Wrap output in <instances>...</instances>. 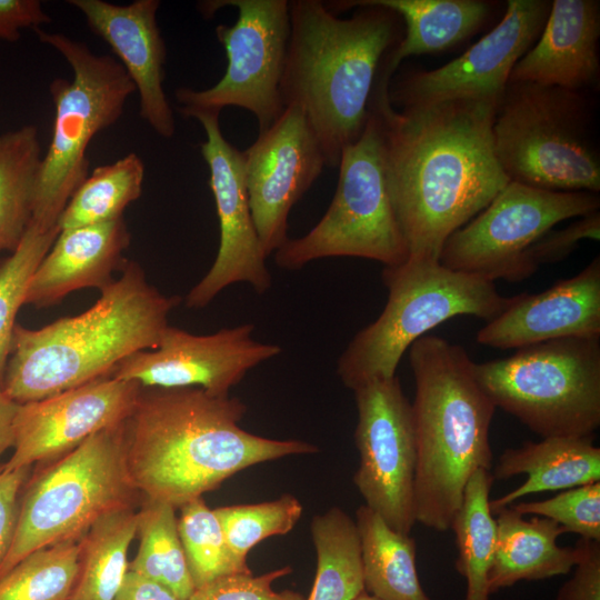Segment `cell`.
Here are the masks:
<instances>
[{
	"instance_id": "cell-25",
	"label": "cell",
	"mask_w": 600,
	"mask_h": 600,
	"mask_svg": "<svg viewBox=\"0 0 600 600\" xmlns=\"http://www.w3.org/2000/svg\"><path fill=\"white\" fill-rule=\"evenodd\" d=\"M494 514L497 538L489 573L490 594L519 581L567 574L580 559L578 542L573 548L557 544L566 531L553 520L537 516L527 520L511 507Z\"/></svg>"
},
{
	"instance_id": "cell-41",
	"label": "cell",
	"mask_w": 600,
	"mask_h": 600,
	"mask_svg": "<svg viewBox=\"0 0 600 600\" xmlns=\"http://www.w3.org/2000/svg\"><path fill=\"white\" fill-rule=\"evenodd\" d=\"M581 556L556 600H600V541L579 539Z\"/></svg>"
},
{
	"instance_id": "cell-6",
	"label": "cell",
	"mask_w": 600,
	"mask_h": 600,
	"mask_svg": "<svg viewBox=\"0 0 600 600\" xmlns=\"http://www.w3.org/2000/svg\"><path fill=\"white\" fill-rule=\"evenodd\" d=\"M381 277L388 289L383 311L352 338L337 363V374L352 391L394 377L411 344L444 321L473 316L488 322L516 299L500 294L491 281L432 260L408 258L384 267Z\"/></svg>"
},
{
	"instance_id": "cell-35",
	"label": "cell",
	"mask_w": 600,
	"mask_h": 600,
	"mask_svg": "<svg viewBox=\"0 0 600 600\" xmlns=\"http://www.w3.org/2000/svg\"><path fill=\"white\" fill-rule=\"evenodd\" d=\"M179 509L178 530L194 589L226 576L251 572L247 560L230 549L214 510L202 497Z\"/></svg>"
},
{
	"instance_id": "cell-36",
	"label": "cell",
	"mask_w": 600,
	"mask_h": 600,
	"mask_svg": "<svg viewBox=\"0 0 600 600\" xmlns=\"http://www.w3.org/2000/svg\"><path fill=\"white\" fill-rule=\"evenodd\" d=\"M30 221L19 246L0 263V389L12 349L16 317L24 306L29 281L59 234Z\"/></svg>"
},
{
	"instance_id": "cell-12",
	"label": "cell",
	"mask_w": 600,
	"mask_h": 600,
	"mask_svg": "<svg viewBox=\"0 0 600 600\" xmlns=\"http://www.w3.org/2000/svg\"><path fill=\"white\" fill-rule=\"evenodd\" d=\"M224 6L238 10L232 26L216 27L227 57L226 72L208 89L178 88V110L189 118L196 112L220 113L226 107H239L254 116L260 133L284 110L280 83L290 34L289 1L216 0L201 1L198 8L211 18Z\"/></svg>"
},
{
	"instance_id": "cell-9",
	"label": "cell",
	"mask_w": 600,
	"mask_h": 600,
	"mask_svg": "<svg viewBox=\"0 0 600 600\" xmlns=\"http://www.w3.org/2000/svg\"><path fill=\"white\" fill-rule=\"evenodd\" d=\"M473 373L496 408L541 438H592L600 426V337L520 348Z\"/></svg>"
},
{
	"instance_id": "cell-28",
	"label": "cell",
	"mask_w": 600,
	"mask_h": 600,
	"mask_svg": "<svg viewBox=\"0 0 600 600\" xmlns=\"http://www.w3.org/2000/svg\"><path fill=\"white\" fill-rule=\"evenodd\" d=\"M41 160L36 126L0 134V252H12L30 224Z\"/></svg>"
},
{
	"instance_id": "cell-46",
	"label": "cell",
	"mask_w": 600,
	"mask_h": 600,
	"mask_svg": "<svg viewBox=\"0 0 600 600\" xmlns=\"http://www.w3.org/2000/svg\"><path fill=\"white\" fill-rule=\"evenodd\" d=\"M353 600H379L376 597L369 594L368 592L363 591L360 593L356 599Z\"/></svg>"
},
{
	"instance_id": "cell-23",
	"label": "cell",
	"mask_w": 600,
	"mask_h": 600,
	"mask_svg": "<svg viewBox=\"0 0 600 600\" xmlns=\"http://www.w3.org/2000/svg\"><path fill=\"white\" fill-rule=\"evenodd\" d=\"M129 244L122 218L59 231L29 281L24 304L48 308L83 288L102 290L124 264L122 254Z\"/></svg>"
},
{
	"instance_id": "cell-44",
	"label": "cell",
	"mask_w": 600,
	"mask_h": 600,
	"mask_svg": "<svg viewBox=\"0 0 600 600\" xmlns=\"http://www.w3.org/2000/svg\"><path fill=\"white\" fill-rule=\"evenodd\" d=\"M114 600H182L166 586L128 571Z\"/></svg>"
},
{
	"instance_id": "cell-26",
	"label": "cell",
	"mask_w": 600,
	"mask_h": 600,
	"mask_svg": "<svg viewBox=\"0 0 600 600\" xmlns=\"http://www.w3.org/2000/svg\"><path fill=\"white\" fill-rule=\"evenodd\" d=\"M399 17L404 36L383 61L376 86L390 89L391 77L408 57L446 50L471 36L488 13L479 0H372Z\"/></svg>"
},
{
	"instance_id": "cell-38",
	"label": "cell",
	"mask_w": 600,
	"mask_h": 600,
	"mask_svg": "<svg viewBox=\"0 0 600 600\" xmlns=\"http://www.w3.org/2000/svg\"><path fill=\"white\" fill-rule=\"evenodd\" d=\"M509 507L522 516L553 520L566 533L578 534L580 539L600 541V481L567 489L546 500Z\"/></svg>"
},
{
	"instance_id": "cell-14",
	"label": "cell",
	"mask_w": 600,
	"mask_h": 600,
	"mask_svg": "<svg viewBox=\"0 0 600 600\" xmlns=\"http://www.w3.org/2000/svg\"><path fill=\"white\" fill-rule=\"evenodd\" d=\"M358 411L354 443L359 467L353 483L364 506L394 531L414 523L416 434L411 403L397 376L353 391Z\"/></svg>"
},
{
	"instance_id": "cell-42",
	"label": "cell",
	"mask_w": 600,
	"mask_h": 600,
	"mask_svg": "<svg viewBox=\"0 0 600 600\" xmlns=\"http://www.w3.org/2000/svg\"><path fill=\"white\" fill-rule=\"evenodd\" d=\"M29 469L30 467L12 470L0 468V564L11 546L18 518L19 493Z\"/></svg>"
},
{
	"instance_id": "cell-37",
	"label": "cell",
	"mask_w": 600,
	"mask_h": 600,
	"mask_svg": "<svg viewBox=\"0 0 600 600\" xmlns=\"http://www.w3.org/2000/svg\"><path fill=\"white\" fill-rule=\"evenodd\" d=\"M230 549L247 560L250 550L273 536L289 533L302 516L303 507L292 494L259 503L213 509Z\"/></svg>"
},
{
	"instance_id": "cell-2",
	"label": "cell",
	"mask_w": 600,
	"mask_h": 600,
	"mask_svg": "<svg viewBox=\"0 0 600 600\" xmlns=\"http://www.w3.org/2000/svg\"><path fill=\"white\" fill-rule=\"evenodd\" d=\"M246 412L239 398L200 388H142L124 421L126 463L137 492L178 509L249 467L319 451L302 440L246 431Z\"/></svg>"
},
{
	"instance_id": "cell-5",
	"label": "cell",
	"mask_w": 600,
	"mask_h": 600,
	"mask_svg": "<svg viewBox=\"0 0 600 600\" xmlns=\"http://www.w3.org/2000/svg\"><path fill=\"white\" fill-rule=\"evenodd\" d=\"M414 377V518L432 530L450 529L466 486L478 469L491 471L494 404L473 373L463 347L423 336L409 348Z\"/></svg>"
},
{
	"instance_id": "cell-8",
	"label": "cell",
	"mask_w": 600,
	"mask_h": 600,
	"mask_svg": "<svg viewBox=\"0 0 600 600\" xmlns=\"http://www.w3.org/2000/svg\"><path fill=\"white\" fill-rule=\"evenodd\" d=\"M34 32L40 42L66 59L73 72L71 81L56 78L49 86L54 106L52 137L42 156L31 221L52 229L88 177L90 141L119 120L136 88L116 58L97 54L84 42L60 32Z\"/></svg>"
},
{
	"instance_id": "cell-40",
	"label": "cell",
	"mask_w": 600,
	"mask_h": 600,
	"mask_svg": "<svg viewBox=\"0 0 600 600\" xmlns=\"http://www.w3.org/2000/svg\"><path fill=\"white\" fill-rule=\"evenodd\" d=\"M600 238V212L593 211L562 229H551L541 236L526 252L533 272L541 264L557 263L572 253L582 240Z\"/></svg>"
},
{
	"instance_id": "cell-21",
	"label": "cell",
	"mask_w": 600,
	"mask_h": 600,
	"mask_svg": "<svg viewBox=\"0 0 600 600\" xmlns=\"http://www.w3.org/2000/svg\"><path fill=\"white\" fill-rule=\"evenodd\" d=\"M600 337V257L572 278L514 302L477 333L480 344L520 349L564 338Z\"/></svg>"
},
{
	"instance_id": "cell-30",
	"label": "cell",
	"mask_w": 600,
	"mask_h": 600,
	"mask_svg": "<svg viewBox=\"0 0 600 600\" xmlns=\"http://www.w3.org/2000/svg\"><path fill=\"white\" fill-rule=\"evenodd\" d=\"M136 536L132 507L97 520L80 540V571L70 600H114L129 571L128 550Z\"/></svg>"
},
{
	"instance_id": "cell-18",
	"label": "cell",
	"mask_w": 600,
	"mask_h": 600,
	"mask_svg": "<svg viewBox=\"0 0 600 600\" xmlns=\"http://www.w3.org/2000/svg\"><path fill=\"white\" fill-rule=\"evenodd\" d=\"M243 153L253 223L267 257L289 239L288 217L326 167L321 144L303 110L284 108Z\"/></svg>"
},
{
	"instance_id": "cell-20",
	"label": "cell",
	"mask_w": 600,
	"mask_h": 600,
	"mask_svg": "<svg viewBox=\"0 0 600 600\" xmlns=\"http://www.w3.org/2000/svg\"><path fill=\"white\" fill-rule=\"evenodd\" d=\"M90 30L118 57L139 94V114L160 137L176 132L172 108L163 89L167 49L157 13L158 0L116 4L104 0H68Z\"/></svg>"
},
{
	"instance_id": "cell-15",
	"label": "cell",
	"mask_w": 600,
	"mask_h": 600,
	"mask_svg": "<svg viewBox=\"0 0 600 600\" xmlns=\"http://www.w3.org/2000/svg\"><path fill=\"white\" fill-rule=\"evenodd\" d=\"M220 113L196 112L206 141L201 154L209 168V186L219 221L220 240L216 259L204 277L186 296L189 309L207 307L224 288L248 283L258 293L271 287L267 256L259 240L243 171V153L222 134Z\"/></svg>"
},
{
	"instance_id": "cell-19",
	"label": "cell",
	"mask_w": 600,
	"mask_h": 600,
	"mask_svg": "<svg viewBox=\"0 0 600 600\" xmlns=\"http://www.w3.org/2000/svg\"><path fill=\"white\" fill-rule=\"evenodd\" d=\"M141 390L134 381L108 376L20 404L13 453L2 467L12 470L54 460L91 436L124 422Z\"/></svg>"
},
{
	"instance_id": "cell-45",
	"label": "cell",
	"mask_w": 600,
	"mask_h": 600,
	"mask_svg": "<svg viewBox=\"0 0 600 600\" xmlns=\"http://www.w3.org/2000/svg\"><path fill=\"white\" fill-rule=\"evenodd\" d=\"M19 403L9 399L0 389V458L14 441V420Z\"/></svg>"
},
{
	"instance_id": "cell-34",
	"label": "cell",
	"mask_w": 600,
	"mask_h": 600,
	"mask_svg": "<svg viewBox=\"0 0 600 600\" xmlns=\"http://www.w3.org/2000/svg\"><path fill=\"white\" fill-rule=\"evenodd\" d=\"M80 540L46 547L23 558L0 579V600H70L80 571Z\"/></svg>"
},
{
	"instance_id": "cell-33",
	"label": "cell",
	"mask_w": 600,
	"mask_h": 600,
	"mask_svg": "<svg viewBox=\"0 0 600 600\" xmlns=\"http://www.w3.org/2000/svg\"><path fill=\"white\" fill-rule=\"evenodd\" d=\"M140 544L129 570L152 579L188 600L194 586L188 569L178 530L176 508L144 499L137 512Z\"/></svg>"
},
{
	"instance_id": "cell-3",
	"label": "cell",
	"mask_w": 600,
	"mask_h": 600,
	"mask_svg": "<svg viewBox=\"0 0 600 600\" xmlns=\"http://www.w3.org/2000/svg\"><path fill=\"white\" fill-rule=\"evenodd\" d=\"M289 17L281 100L303 110L334 168L364 130L382 58L399 38L398 14L372 0H291Z\"/></svg>"
},
{
	"instance_id": "cell-1",
	"label": "cell",
	"mask_w": 600,
	"mask_h": 600,
	"mask_svg": "<svg viewBox=\"0 0 600 600\" xmlns=\"http://www.w3.org/2000/svg\"><path fill=\"white\" fill-rule=\"evenodd\" d=\"M498 103L452 100L396 110L373 96L387 186L409 257L439 261L447 239L510 182L496 157Z\"/></svg>"
},
{
	"instance_id": "cell-32",
	"label": "cell",
	"mask_w": 600,
	"mask_h": 600,
	"mask_svg": "<svg viewBox=\"0 0 600 600\" xmlns=\"http://www.w3.org/2000/svg\"><path fill=\"white\" fill-rule=\"evenodd\" d=\"M144 163L137 153L97 167L71 196L59 220L60 231L122 218L142 191Z\"/></svg>"
},
{
	"instance_id": "cell-10",
	"label": "cell",
	"mask_w": 600,
	"mask_h": 600,
	"mask_svg": "<svg viewBox=\"0 0 600 600\" xmlns=\"http://www.w3.org/2000/svg\"><path fill=\"white\" fill-rule=\"evenodd\" d=\"M577 91L508 82L493 126L498 162L510 181L551 191L600 190L599 157Z\"/></svg>"
},
{
	"instance_id": "cell-16",
	"label": "cell",
	"mask_w": 600,
	"mask_h": 600,
	"mask_svg": "<svg viewBox=\"0 0 600 600\" xmlns=\"http://www.w3.org/2000/svg\"><path fill=\"white\" fill-rule=\"evenodd\" d=\"M550 4L542 0H509L501 21L463 54L430 71L404 77L389 89L401 108L452 100L499 103L514 64L540 36Z\"/></svg>"
},
{
	"instance_id": "cell-39",
	"label": "cell",
	"mask_w": 600,
	"mask_h": 600,
	"mask_svg": "<svg viewBox=\"0 0 600 600\" xmlns=\"http://www.w3.org/2000/svg\"><path fill=\"white\" fill-rule=\"evenodd\" d=\"M291 572L292 568L284 566L259 576H226L196 588L188 600H304L300 592L272 588L276 580Z\"/></svg>"
},
{
	"instance_id": "cell-24",
	"label": "cell",
	"mask_w": 600,
	"mask_h": 600,
	"mask_svg": "<svg viewBox=\"0 0 600 600\" xmlns=\"http://www.w3.org/2000/svg\"><path fill=\"white\" fill-rule=\"evenodd\" d=\"M493 480L527 474V480L510 492L490 500L494 514L522 497L600 481V448L592 438H542L506 449L491 472Z\"/></svg>"
},
{
	"instance_id": "cell-29",
	"label": "cell",
	"mask_w": 600,
	"mask_h": 600,
	"mask_svg": "<svg viewBox=\"0 0 600 600\" xmlns=\"http://www.w3.org/2000/svg\"><path fill=\"white\" fill-rule=\"evenodd\" d=\"M491 471L478 469L470 477L460 508L450 529L456 537L457 571L467 581L464 600H489V573L497 538L496 519L490 510Z\"/></svg>"
},
{
	"instance_id": "cell-4",
	"label": "cell",
	"mask_w": 600,
	"mask_h": 600,
	"mask_svg": "<svg viewBox=\"0 0 600 600\" xmlns=\"http://www.w3.org/2000/svg\"><path fill=\"white\" fill-rule=\"evenodd\" d=\"M100 290L84 312L40 329L16 324L2 391L23 404L108 377L127 357L158 346L180 297L147 281L138 262Z\"/></svg>"
},
{
	"instance_id": "cell-7",
	"label": "cell",
	"mask_w": 600,
	"mask_h": 600,
	"mask_svg": "<svg viewBox=\"0 0 600 600\" xmlns=\"http://www.w3.org/2000/svg\"><path fill=\"white\" fill-rule=\"evenodd\" d=\"M26 488L0 579L30 553L80 540L104 514L132 507L138 492L126 463L124 422L51 460Z\"/></svg>"
},
{
	"instance_id": "cell-13",
	"label": "cell",
	"mask_w": 600,
	"mask_h": 600,
	"mask_svg": "<svg viewBox=\"0 0 600 600\" xmlns=\"http://www.w3.org/2000/svg\"><path fill=\"white\" fill-rule=\"evenodd\" d=\"M600 199L586 191H551L510 181L473 219L444 242L439 262L493 282L529 278L526 252L556 224L598 211Z\"/></svg>"
},
{
	"instance_id": "cell-43",
	"label": "cell",
	"mask_w": 600,
	"mask_h": 600,
	"mask_svg": "<svg viewBox=\"0 0 600 600\" xmlns=\"http://www.w3.org/2000/svg\"><path fill=\"white\" fill-rule=\"evenodd\" d=\"M51 22L39 0H0V40L16 42L22 29H41Z\"/></svg>"
},
{
	"instance_id": "cell-22",
	"label": "cell",
	"mask_w": 600,
	"mask_h": 600,
	"mask_svg": "<svg viewBox=\"0 0 600 600\" xmlns=\"http://www.w3.org/2000/svg\"><path fill=\"white\" fill-rule=\"evenodd\" d=\"M600 6L594 0H554L537 43L514 64L509 82L577 91L599 76Z\"/></svg>"
},
{
	"instance_id": "cell-27",
	"label": "cell",
	"mask_w": 600,
	"mask_h": 600,
	"mask_svg": "<svg viewBox=\"0 0 600 600\" xmlns=\"http://www.w3.org/2000/svg\"><path fill=\"white\" fill-rule=\"evenodd\" d=\"M364 591L379 600H431L417 570V543L362 504L356 512Z\"/></svg>"
},
{
	"instance_id": "cell-31",
	"label": "cell",
	"mask_w": 600,
	"mask_h": 600,
	"mask_svg": "<svg viewBox=\"0 0 600 600\" xmlns=\"http://www.w3.org/2000/svg\"><path fill=\"white\" fill-rule=\"evenodd\" d=\"M317 556L311 592L304 600H353L364 591L356 521L339 507L316 514L310 524Z\"/></svg>"
},
{
	"instance_id": "cell-11",
	"label": "cell",
	"mask_w": 600,
	"mask_h": 600,
	"mask_svg": "<svg viewBox=\"0 0 600 600\" xmlns=\"http://www.w3.org/2000/svg\"><path fill=\"white\" fill-rule=\"evenodd\" d=\"M339 180L329 208L304 236L288 239L274 252L280 268L298 270L332 257H357L384 267L408 260L387 186L382 126L370 110L359 139L346 147L338 163Z\"/></svg>"
},
{
	"instance_id": "cell-17",
	"label": "cell",
	"mask_w": 600,
	"mask_h": 600,
	"mask_svg": "<svg viewBox=\"0 0 600 600\" xmlns=\"http://www.w3.org/2000/svg\"><path fill=\"white\" fill-rule=\"evenodd\" d=\"M254 324L242 323L210 334H193L168 326L153 349L138 351L109 377L142 388H188L227 397L254 367L280 354L281 348L252 338Z\"/></svg>"
}]
</instances>
